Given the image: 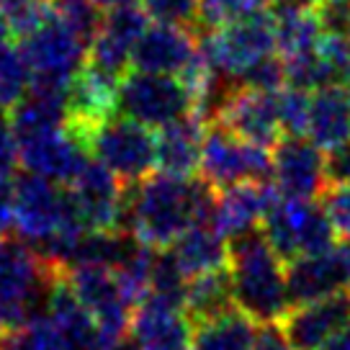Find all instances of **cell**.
Segmentation results:
<instances>
[{"label":"cell","mask_w":350,"mask_h":350,"mask_svg":"<svg viewBox=\"0 0 350 350\" xmlns=\"http://www.w3.org/2000/svg\"><path fill=\"white\" fill-rule=\"evenodd\" d=\"M217 188L204 178H175L167 173L147 175L126 186L124 232L150 247H170L196 221H211Z\"/></svg>","instance_id":"cell-1"},{"label":"cell","mask_w":350,"mask_h":350,"mask_svg":"<svg viewBox=\"0 0 350 350\" xmlns=\"http://www.w3.org/2000/svg\"><path fill=\"white\" fill-rule=\"evenodd\" d=\"M232 294L240 312L258 325H281L291 312L286 262L275 255L262 227L227 240Z\"/></svg>","instance_id":"cell-2"},{"label":"cell","mask_w":350,"mask_h":350,"mask_svg":"<svg viewBox=\"0 0 350 350\" xmlns=\"http://www.w3.org/2000/svg\"><path fill=\"white\" fill-rule=\"evenodd\" d=\"M65 273L21 237H0V322L16 327L49 314L55 286Z\"/></svg>","instance_id":"cell-3"},{"label":"cell","mask_w":350,"mask_h":350,"mask_svg":"<svg viewBox=\"0 0 350 350\" xmlns=\"http://www.w3.org/2000/svg\"><path fill=\"white\" fill-rule=\"evenodd\" d=\"M75 137L85 144L93 160L106 165L126 186L139 183L147 175H152L154 134L150 126H144L139 121L116 113Z\"/></svg>","instance_id":"cell-4"},{"label":"cell","mask_w":350,"mask_h":350,"mask_svg":"<svg viewBox=\"0 0 350 350\" xmlns=\"http://www.w3.org/2000/svg\"><path fill=\"white\" fill-rule=\"evenodd\" d=\"M198 178L217 191L234 183H268L273 180V154L268 147L247 142L221 121H214L206 129Z\"/></svg>","instance_id":"cell-5"},{"label":"cell","mask_w":350,"mask_h":350,"mask_svg":"<svg viewBox=\"0 0 350 350\" xmlns=\"http://www.w3.org/2000/svg\"><path fill=\"white\" fill-rule=\"evenodd\" d=\"M201 49L208 55L217 70L240 83L245 70L275 52V21L273 13L260 8L242 21L227 23L214 31L196 33Z\"/></svg>","instance_id":"cell-6"},{"label":"cell","mask_w":350,"mask_h":350,"mask_svg":"<svg viewBox=\"0 0 350 350\" xmlns=\"http://www.w3.org/2000/svg\"><path fill=\"white\" fill-rule=\"evenodd\" d=\"M119 113L150 129H163L193 113V98L178 75L129 70L119 85Z\"/></svg>","instance_id":"cell-7"},{"label":"cell","mask_w":350,"mask_h":350,"mask_svg":"<svg viewBox=\"0 0 350 350\" xmlns=\"http://www.w3.org/2000/svg\"><path fill=\"white\" fill-rule=\"evenodd\" d=\"M21 39L36 83L70 88L88 62V44L55 11Z\"/></svg>","instance_id":"cell-8"},{"label":"cell","mask_w":350,"mask_h":350,"mask_svg":"<svg viewBox=\"0 0 350 350\" xmlns=\"http://www.w3.org/2000/svg\"><path fill=\"white\" fill-rule=\"evenodd\" d=\"M65 278L77 301L93 314L111 345L126 338L134 304L124 294L113 268L98 265V262H80V265L65 268Z\"/></svg>","instance_id":"cell-9"},{"label":"cell","mask_w":350,"mask_h":350,"mask_svg":"<svg viewBox=\"0 0 350 350\" xmlns=\"http://www.w3.org/2000/svg\"><path fill=\"white\" fill-rule=\"evenodd\" d=\"M77 214L83 217L88 230L96 232H124V204L126 183L119 180L106 165L90 157L75 180L67 186Z\"/></svg>","instance_id":"cell-10"},{"label":"cell","mask_w":350,"mask_h":350,"mask_svg":"<svg viewBox=\"0 0 350 350\" xmlns=\"http://www.w3.org/2000/svg\"><path fill=\"white\" fill-rule=\"evenodd\" d=\"M273 186L281 196L319 201L329 188L325 150L309 137H284L273 147Z\"/></svg>","instance_id":"cell-11"},{"label":"cell","mask_w":350,"mask_h":350,"mask_svg":"<svg viewBox=\"0 0 350 350\" xmlns=\"http://www.w3.org/2000/svg\"><path fill=\"white\" fill-rule=\"evenodd\" d=\"M18 163L26 173L46 178L59 186H70L90 163V152L67 126L18 142Z\"/></svg>","instance_id":"cell-12"},{"label":"cell","mask_w":350,"mask_h":350,"mask_svg":"<svg viewBox=\"0 0 350 350\" xmlns=\"http://www.w3.org/2000/svg\"><path fill=\"white\" fill-rule=\"evenodd\" d=\"M196 325L186 309L163 299L147 296L134 306L129 325V338L139 350H191Z\"/></svg>","instance_id":"cell-13"},{"label":"cell","mask_w":350,"mask_h":350,"mask_svg":"<svg viewBox=\"0 0 350 350\" xmlns=\"http://www.w3.org/2000/svg\"><path fill=\"white\" fill-rule=\"evenodd\" d=\"M281 327L291 350H322L332 335L350 327V291L345 288L312 304L291 306Z\"/></svg>","instance_id":"cell-14"},{"label":"cell","mask_w":350,"mask_h":350,"mask_svg":"<svg viewBox=\"0 0 350 350\" xmlns=\"http://www.w3.org/2000/svg\"><path fill=\"white\" fill-rule=\"evenodd\" d=\"M219 121L230 126L234 134H240L242 139L268 147V150L286 137L281 116H278V90L268 93V90L240 88L230 98Z\"/></svg>","instance_id":"cell-15"},{"label":"cell","mask_w":350,"mask_h":350,"mask_svg":"<svg viewBox=\"0 0 350 350\" xmlns=\"http://www.w3.org/2000/svg\"><path fill=\"white\" fill-rule=\"evenodd\" d=\"M278 196L273 180L268 183H234V186L219 188L214 196L211 224L224 240H232L242 232L260 227L268 208Z\"/></svg>","instance_id":"cell-16"},{"label":"cell","mask_w":350,"mask_h":350,"mask_svg":"<svg viewBox=\"0 0 350 350\" xmlns=\"http://www.w3.org/2000/svg\"><path fill=\"white\" fill-rule=\"evenodd\" d=\"M198 49V39L191 29L152 23L139 36L131 52V67L142 72H160V75H180L193 59Z\"/></svg>","instance_id":"cell-17"},{"label":"cell","mask_w":350,"mask_h":350,"mask_svg":"<svg viewBox=\"0 0 350 350\" xmlns=\"http://www.w3.org/2000/svg\"><path fill=\"white\" fill-rule=\"evenodd\" d=\"M119 85L121 77L103 72L98 67L88 65L70 85L67 106H70V131L83 134L96 124L119 113Z\"/></svg>","instance_id":"cell-18"},{"label":"cell","mask_w":350,"mask_h":350,"mask_svg":"<svg viewBox=\"0 0 350 350\" xmlns=\"http://www.w3.org/2000/svg\"><path fill=\"white\" fill-rule=\"evenodd\" d=\"M208 124L198 113L167 124L154 137V165L175 178H196Z\"/></svg>","instance_id":"cell-19"},{"label":"cell","mask_w":350,"mask_h":350,"mask_svg":"<svg viewBox=\"0 0 350 350\" xmlns=\"http://www.w3.org/2000/svg\"><path fill=\"white\" fill-rule=\"evenodd\" d=\"M286 284L291 306L312 304L319 299L345 291V268L340 250L322 255H299L286 262Z\"/></svg>","instance_id":"cell-20"},{"label":"cell","mask_w":350,"mask_h":350,"mask_svg":"<svg viewBox=\"0 0 350 350\" xmlns=\"http://www.w3.org/2000/svg\"><path fill=\"white\" fill-rule=\"evenodd\" d=\"M46 317L55 322L65 350H106L111 345L109 338L103 335V329L98 327V322L93 319V314L77 301L65 273L59 278V284L55 286Z\"/></svg>","instance_id":"cell-21"},{"label":"cell","mask_w":350,"mask_h":350,"mask_svg":"<svg viewBox=\"0 0 350 350\" xmlns=\"http://www.w3.org/2000/svg\"><path fill=\"white\" fill-rule=\"evenodd\" d=\"M167 250L173 252L175 262L180 265V271L188 278L221 271V268H227V260H230L227 240L219 234L211 221L191 224Z\"/></svg>","instance_id":"cell-22"},{"label":"cell","mask_w":350,"mask_h":350,"mask_svg":"<svg viewBox=\"0 0 350 350\" xmlns=\"http://www.w3.org/2000/svg\"><path fill=\"white\" fill-rule=\"evenodd\" d=\"M306 137L319 150H332L350 139V88L332 85L312 93Z\"/></svg>","instance_id":"cell-23"},{"label":"cell","mask_w":350,"mask_h":350,"mask_svg":"<svg viewBox=\"0 0 350 350\" xmlns=\"http://www.w3.org/2000/svg\"><path fill=\"white\" fill-rule=\"evenodd\" d=\"M314 201L306 198H291L278 196L268 208V214L262 219V232L271 242V247L284 262H291L294 258L301 255V232H304V221L309 217V208Z\"/></svg>","instance_id":"cell-24"},{"label":"cell","mask_w":350,"mask_h":350,"mask_svg":"<svg viewBox=\"0 0 350 350\" xmlns=\"http://www.w3.org/2000/svg\"><path fill=\"white\" fill-rule=\"evenodd\" d=\"M232 309H237V304H234L232 278L227 268L188 278L186 314L196 325V329L214 322V319L224 317V314H230Z\"/></svg>","instance_id":"cell-25"},{"label":"cell","mask_w":350,"mask_h":350,"mask_svg":"<svg viewBox=\"0 0 350 350\" xmlns=\"http://www.w3.org/2000/svg\"><path fill=\"white\" fill-rule=\"evenodd\" d=\"M255 335L258 322L240 309H232L230 314L198 327L191 350H250Z\"/></svg>","instance_id":"cell-26"},{"label":"cell","mask_w":350,"mask_h":350,"mask_svg":"<svg viewBox=\"0 0 350 350\" xmlns=\"http://www.w3.org/2000/svg\"><path fill=\"white\" fill-rule=\"evenodd\" d=\"M275 21V52L284 59L306 55L317 49L322 39V21L317 11H296V13H273Z\"/></svg>","instance_id":"cell-27"},{"label":"cell","mask_w":350,"mask_h":350,"mask_svg":"<svg viewBox=\"0 0 350 350\" xmlns=\"http://www.w3.org/2000/svg\"><path fill=\"white\" fill-rule=\"evenodd\" d=\"M31 83L33 72L21 46L0 44V109L11 111L29 93Z\"/></svg>","instance_id":"cell-28"},{"label":"cell","mask_w":350,"mask_h":350,"mask_svg":"<svg viewBox=\"0 0 350 350\" xmlns=\"http://www.w3.org/2000/svg\"><path fill=\"white\" fill-rule=\"evenodd\" d=\"M0 350H65L55 322L49 317L31 319L16 327H5L0 335Z\"/></svg>","instance_id":"cell-29"},{"label":"cell","mask_w":350,"mask_h":350,"mask_svg":"<svg viewBox=\"0 0 350 350\" xmlns=\"http://www.w3.org/2000/svg\"><path fill=\"white\" fill-rule=\"evenodd\" d=\"M49 3L52 11L90 46L103 23V13L96 5V0H49Z\"/></svg>","instance_id":"cell-30"},{"label":"cell","mask_w":350,"mask_h":350,"mask_svg":"<svg viewBox=\"0 0 350 350\" xmlns=\"http://www.w3.org/2000/svg\"><path fill=\"white\" fill-rule=\"evenodd\" d=\"M260 8L262 5L255 0H198V26L193 33L214 31L227 23L242 21Z\"/></svg>","instance_id":"cell-31"},{"label":"cell","mask_w":350,"mask_h":350,"mask_svg":"<svg viewBox=\"0 0 350 350\" xmlns=\"http://www.w3.org/2000/svg\"><path fill=\"white\" fill-rule=\"evenodd\" d=\"M312 113V93L301 88L286 85L278 90V116L286 137H306Z\"/></svg>","instance_id":"cell-32"},{"label":"cell","mask_w":350,"mask_h":350,"mask_svg":"<svg viewBox=\"0 0 350 350\" xmlns=\"http://www.w3.org/2000/svg\"><path fill=\"white\" fill-rule=\"evenodd\" d=\"M142 8L154 23L180 26L196 31L198 26V0H142Z\"/></svg>","instance_id":"cell-33"},{"label":"cell","mask_w":350,"mask_h":350,"mask_svg":"<svg viewBox=\"0 0 350 350\" xmlns=\"http://www.w3.org/2000/svg\"><path fill=\"white\" fill-rule=\"evenodd\" d=\"M0 13L11 21L13 33H29L52 13L49 0H0Z\"/></svg>","instance_id":"cell-34"},{"label":"cell","mask_w":350,"mask_h":350,"mask_svg":"<svg viewBox=\"0 0 350 350\" xmlns=\"http://www.w3.org/2000/svg\"><path fill=\"white\" fill-rule=\"evenodd\" d=\"M319 201L332 219L338 237L350 240V186H329Z\"/></svg>","instance_id":"cell-35"},{"label":"cell","mask_w":350,"mask_h":350,"mask_svg":"<svg viewBox=\"0 0 350 350\" xmlns=\"http://www.w3.org/2000/svg\"><path fill=\"white\" fill-rule=\"evenodd\" d=\"M18 167V142L13 137L11 121L5 119V113L0 109V183L11 180Z\"/></svg>","instance_id":"cell-36"},{"label":"cell","mask_w":350,"mask_h":350,"mask_svg":"<svg viewBox=\"0 0 350 350\" xmlns=\"http://www.w3.org/2000/svg\"><path fill=\"white\" fill-rule=\"evenodd\" d=\"M325 175L329 186H350V139L325 152Z\"/></svg>","instance_id":"cell-37"},{"label":"cell","mask_w":350,"mask_h":350,"mask_svg":"<svg viewBox=\"0 0 350 350\" xmlns=\"http://www.w3.org/2000/svg\"><path fill=\"white\" fill-rule=\"evenodd\" d=\"M250 350H291L281 325H260Z\"/></svg>","instance_id":"cell-38"},{"label":"cell","mask_w":350,"mask_h":350,"mask_svg":"<svg viewBox=\"0 0 350 350\" xmlns=\"http://www.w3.org/2000/svg\"><path fill=\"white\" fill-rule=\"evenodd\" d=\"M16 230V188L11 180L0 183V234Z\"/></svg>","instance_id":"cell-39"},{"label":"cell","mask_w":350,"mask_h":350,"mask_svg":"<svg viewBox=\"0 0 350 350\" xmlns=\"http://www.w3.org/2000/svg\"><path fill=\"white\" fill-rule=\"evenodd\" d=\"M322 0H273L271 13H296V11H317Z\"/></svg>","instance_id":"cell-40"},{"label":"cell","mask_w":350,"mask_h":350,"mask_svg":"<svg viewBox=\"0 0 350 350\" xmlns=\"http://www.w3.org/2000/svg\"><path fill=\"white\" fill-rule=\"evenodd\" d=\"M322 350H350V327L340 329L338 335H332Z\"/></svg>","instance_id":"cell-41"},{"label":"cell","mask_w":350,"mask_h":350,"mask_svg":"<svg viewBox=\"0 0 350 350\" xmlns=\"http://www.w3.org/2000/svg\"><path fill=\"white\" fill-rule=\"evenodd\" d=\"M340 258H342V268H345V288L350 291V240L342 242V247H340Z\"/></svg>","instance_id":"cell-42"},{"label":"cell","mask_w":350,"mask_h":350,"mask_svg":"<svg viewBox=\"0 0 350 350\" xmlns=\"http://www.w3.org/2000/svg\"><path fill=\"white\" fill-rule=\"evenodd\" d=\"M139 0H96L100 11H113V8H124V5H137Z\"/></svg>","instance_id":"cell-43"},{"label":"cell","mask_w":350,"mask_h":350,"mask_svg":"<svg viewBox=\"0 0 350 350\" xmlns=\"http://www.w3.org/2000/svg\"><path fill=\"white\" fill-rule=\"evenodd\" d=\"M106 350H139V348L134 345V340H131V338H124V340H119V342L109 345Z\"/></svg>","instance_id":"cell-44"},{"label":"cell","mask_w":350,"mask_h":350,"mask_svg":"<svg viewBox=\"0 0 350 350\" xmlns=\"http://www.w3.org/2000/svg\"><path fill=\"white\" fill-rule=\"evenodd\" d=\"M255 3H258V5H271L273 0H255Z\"/></svg>","instance_id":"cell-45"},{"label":"cell","mask_w":350,"mask_h":350,"mask_svg":"<svg viewBox=\"0 0 350 350\" xmlns=\"http://www.w3.org/2000/svg\"><path fill=\"white\" fill-rule=\"evenodd\" d=\"M0 327H3V322H0ZM0 335H3V329H0Z\"/></svg>","instance_id":"cell-46"}]
</instances>
